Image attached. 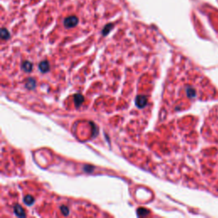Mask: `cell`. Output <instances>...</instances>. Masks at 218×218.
<instances>
[{
    "instance_id": "6da1fadb",
    "label": "cell",
    "mask_w": 218,
    "mask_h": 218,
    "mask_svg": "<svg viewBox=\"0 0 218 218\" xmlns=\"http://www.w3.org/2000/svg\"><path fill=\"white\" fill-rule=\"evenodd\" d=\"M77 23H78V19L74 16H70L69 18H67L64 21V24L67 27H72Z\"/></svg>"
},
{
    "instance_id": "7a4b0ae2",
    "label": "cell",
    "mask_w": 218,
    "mask_h": 218,
    "mask_svg": "<svg viewBox=\"0 0 218 218\" xmlns=\"http://www.w3.org/2000/svg\"><path fill=\"white\" fill-rule=\"evenodd\" d=\"M146 102H147V100L144 96H138L136 99V103L140 108H142L143 106H145Z\"/></svg>"
},
{
    "instance_id": "3957f363",
    "label": "cell",
    "mask_w": 218,
    "mask_h": 218,
    "mask_svg": "<svg viewBox=\"0 0 218 218\" xmlns=\"http://www.w3.org/2000/svg\"><path fill=\"white\" fill-rule=\"evenodd\" d=\"M40 69L43 70V72H46L49 69V65H48V62L46 61H44L40 64Z\"/></svg>"
},
{
    "instance_id": "277c9868",
    "label": "cell",
    "mask_w": 218,
    "mask_h": 218,
    "mask_svg": "<svg viewBox=\"0 0 218 218\" xmlns=\"http://www.w3.org/2000/svg\"><path fill=\"white\" fill-rule=\"evenodd\" d=\"M75 101H76V102L78 103V106H79L80 104H81V102L83 101V97H82L80 95H77L76 97H75Z\"/></svg>"
},
{
    "instance_id": "5b68a950",
    "label": "cell",
    "mask_w": 218,
    "mask_h": 218,
    "mask_svg": "<svg viewBox=\"0 0 218 218\" xmlns=\"http://www.w3.org/2000/svg\"><path fill=\"white\" fill-rule=\"evenodd\" d=\"M24 201H25V203H27V204H28V205H31V204L33 202V199H32V197H29V198H25Z\"/></svg>"
}]
</instances>
